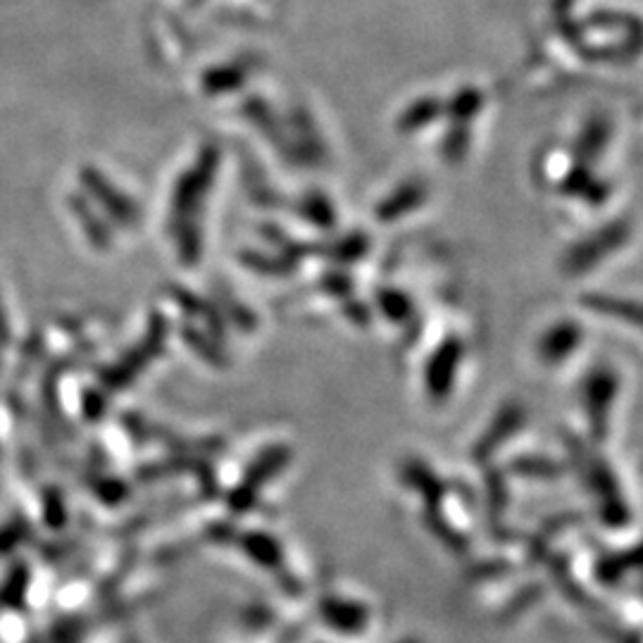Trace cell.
<instances>
[{
	"mask_svg": "<svg viewBox=\"0 0 643 643\" xmlns=\"http://www.w3.org/2000/svg\"><path fill=\"white\" fill-rule=\"evenodd\" d=\"M579 341H581V329L577 325H573V322H565V325L553 327L546 334L544 350H546V356L560 360L563 356L569 353V350L577 348Z\"/></svg>",
	"mask_w": 643,
	"mask_h": 643,
	"instance_id": "obj_3",
	"label": "cell"
},
{
	"mask_svg": "<svg viewBox=\"0 0 643 643\" xmlns=\"http://www.w3.org/2000/svg\"><path fill=\"white\" fill-rule=\"evenodd\" d=\"M584 303L589 305L591 310L603 313L608 317H618L626 325H634L643 329V303H634L626 298H612V296H587Z\"/></svg>",
	"mask_w": 643,
	"mask_h": 643,
	"instance_id": "obj_2",
	"label": "cell"
},
{
	"mask_svg": "<svg viewBox=\"0 0 643 643\" xmlns=\"http://www.w3.org/2000/svg\"><path fill=\"white\" fill-rule=\"evenodd\" d=\"M608 139V127L606 124H591L581 137V151L593 155L596 151H601V145Z\"/></svg>",
	"mask_w": 643,
	"mask_h": 643,
	"instance_id": "obj_4",
	"label": "cell"
},
{
	"mask_svg": "<svg viewBox=\"0 0 643 643\" xmlns=\"http://www.w3.org/2000/svg\"><path fill=\"white\" fill-rule=\"evenodd\" d=\"M630 237H632V227L626 225L624 219H620V222H610L601 231L591 233L589 239L577 243L573 251H569L565 265L569 272H575V274L587 272V270L596 268L603 258L620 251V248L630 241Z\"/></svg>",
	"mask_w": 643,
	"mask_h": 643,
	"instance_id": "obj_1",
	"label": "cell"
}]
</instances>
